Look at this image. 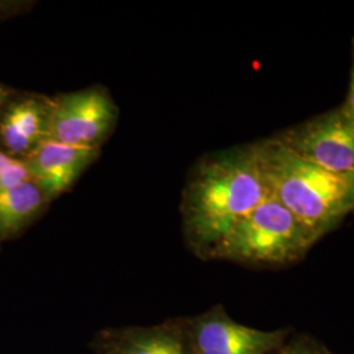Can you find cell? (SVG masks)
Segmentation results:
<instances>
[{
    "mask_svg": "<svg viewBox=\"0 0 354 354\" xmlns=\"http://www.w3.org/2000/svg\"><path fill=\"white\" fill-rule=\"evenodd\" d=\"M269 197L254 143L205 158L183 193L181 213L190 245L209 259L231 230Z\"/></svg>",
    "mask_w": 354,
    "mask_h": 354,
    "instance_id": "cell-1",
    "label": "cell"
},
{
    "mask_svg": "<svg viewBox=\"0 0 354 354\" xmlns=\"http://www.w3.org/2000/svg\"><path fill=\"white\" fill-rule=\"evenodd\" d=\"M270 196L308 228L317 241L354 212V176L310 163L274 137L254 143Z\"/></svg>",
    "mask_w": 354,
    "mask_h": 354,
    "instance_id": "cell-2",
    "label": "cell"
},
{
    "mask_svg": "<svg viewBox=\"0 0 354 354\" xmlns=\"http://www.w3.org/2000/svg\"><path fill=\"white\" fill-rule=\"evenodd\" d=\"M315 235L272 196L231 230L209 259L243 264L283 266L304 259Z\"/></svg>",
    "mask_w": 354,
    "mask_h": 354,
    "instance_id": "cell-3",
    "label": "cell"
},
{
    "mask_svg": "<svg viewBox=\"0 0 354 354\" xmlns=\"http://www.w3.org/2000/svg\"><path fill=\"white\" fill-rule=\"evenodd\" d=\"M274 138L310 163L354 176V127L342 106L283 130Z\"/></svg>",
    "mask_w": 354,
    "mask_h": 354,
    "instance_id": "cell-4",
    "label": "cell"
},
{
    "mask_svg": "<svg viewBox=\"0 0 354 354\" xmlns=\"http://www.w3.org/2000/svg\"><path fill=\"white\" fill-rule=\"evenodd\" d=\"M117 108L102 88H87L51 102L48 138L70 146L100 149L112 131Z\"/></svg>",
    "mask_w": 354,
    "mask_h": 354,
    "instance_id": "cell-5",
    "label": "cell"
},
{
    "mask_svg": "<svg viewBox=\"0 0 354 354\" xmlns=\"http://www.w3.org/2000/svg\"><path fill=\"white\" fill-rule=\"evenodd\" d=\"M192 354H269L288 340V329L251 328L222 307L190 319L185 327Z\"/></svg>",
    "mask_w": 354,
    "mask_h": 354,
    "instance_id": "cell-6",
    "label": "cell"
},
{
    "mask_svg": "<svg viewBox=\"0 0 354 354\" xmlns=\"http://www.w3.org/2000/svg\"><path fill=\"white\" fill-rule=\"evenodd\" d=\"M100 149L64 145L57 140H42L24 158L32 180L46 198L61 196L70 189L77 177L99 155Z\"/></svg>",
    "mask_w": 354,
    "mask_h": 354,
    "instance_id": "cell-7",
    "label": "cell"
},
{
    "mask_svg": "<svg viewBox=\"0 0 354 354\" xmlns=\"http://www.w3.org/2000/svg\"><path fill=\"white\" fill-rule=\"evenodd\" d=\"M51 100L24 97L11 102L0 117V142L10 155L24 159L48 140Z\"/></svg>",
    "mask_w": 354,
    "mask_h": 354,
    "instance_id": "cell-8",
    "label": "cell"
},
{
    "mask_svg": "<svg viewBox=\"0 0 354 354\" xmlns=\"http://www.w3.org/2000/svg\"><path fill=\"white\" fill-rule=\"evenodd\" d=\"M99 354H192L185 329L171 324L102 332Z\"/></svg>",
    "mask_w": 354,
    "mask_h": 354,
    "instance_id": "cell-9",
    "label": "cell"
},
{
    "mask_svg": "<svg viewBox=\"0 0 354 354\" xmlns=\"http://www.w3.org/2000/svg\"><path fill=\"white\" fill-rule=\"evenodd\" d=\"M49 203L35 181L0 192V239L17 235Z\"/></svg>",
    "mask_w": 354,
    "mask_h": 354,
    "instance_id": "cell-10",
    "label": "cell"
},
{
    "mask_svg": "<svg viewBox=\"0 0 354 354\" xmlns=\"http://www.w3.org/2000/svg\"><path fill=\"white\" fill-rule=\"evenodd\" d=\"M30 180L32 176L24 159L0 150V192Z\"/></svg>",
    "mask_w": 354,
    "mask_h": 354,
    "instance_id": "cell-11",
    "label": "cell"
},
{
    "mask_svg": "<svg viewBox=\"0 0 354 354\" xmlns=\"http://www.w3.org/2000/svg\"><path fill=\"white\" fill-rule=\"evenodd\" d=\"M269 354H333L329 352L322 344L313 342L310 339H295L292 342H283L276 351Z\"/></svg>",
    "mask_w": 354,
    "mask_h": 354,
    "instance_id": "cell-12",
    "label": "cell"
},
{
    "mask_svg": "<svg viewBox=\"0 0 354 354\" xmlns=\"http://www.w3.org/2000/svg\"><path fill=\"white\" fill-rule=\"evenodd\" d=\"M342 109L351 122L354 127V37L353 45H352V68H351V80H349V88H348V95L346 100L342 105Z\"/></svg>",
    "mask_w": 354,
    "mask_h": 354,
    "instance_id": "cell-13",
    "label": "cell"
},
{
    "mask_svg": "<svg viewBox=\"0 0 354 354\" xmlns=\"http://www.w3.org/2000/svg\"><path fill=\"white\" fill-rule=\"evenodd\" d=\"M6 102H7V91L0 86V111L4 106Z\"/></svg>",
    "mask_w": 354,
    "mask_h": 354,
    "instance_id": "cell-14",
    "label": "cell"
}]
</instances>
